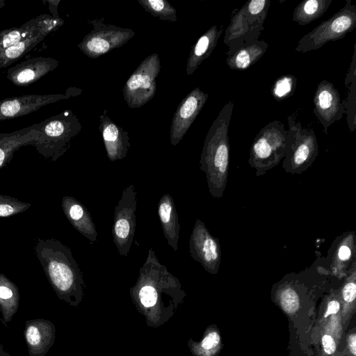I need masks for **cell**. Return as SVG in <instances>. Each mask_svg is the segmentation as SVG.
<instances>
[{"label":"cell","instance_id":"1","mask_svg":"<svg viewBox=\"0 0 356 356\" xmlns=\"http://www.w3.org/2000/svg\"><path fill=\"white\" fill-rule=\"evenodd\" d=\"M35 252L58 298L71 306H77L86 285L70 248L55 238H39Z\"/></svg>","mask_w":356,"mask_h":356},{"label":"cell","instance_id":"30","mask_svg":"<svg viewBox=\"0 0 356 356\" xmlns=\"http://www.w3.org/2000/svg\"><path fill=\"white\" fill-rule=\"evenodd\" d=\"M146 12L161 20L175 22L176 9L166 0H138Z\"/></svg>","mask_w":356,"mask_h":356},{"label":"cell","instance_id":"23","mask_svg":"<svg viewBox=\"0 0 356 356\" xmlns=\"http://www.w3.org/2000/svg\"><path fill=\"white\" fill-rule=\"evenodd\" d=\"M158 216L168 244L177 251L180 224L175 202L169 193L164 194L160 198L158 203Z\"/></svg>","mask_w":356,"mask_h":356},{"label":"cell","instance_id":"16","mask_svg":"<svg viewBox=\"0 0 356 356\" xmlns=\"http://www.w3.org/2000/svg\"><path fill=\"white\" fill-rule=\"evenodd\" d=\"M99 129L108 159L115 161L125 158L131 147L129 134L127 131L112 121L106 109L99 116Z\"/></svg>","mask_w":356,"mask_h":356},{"label":"cell","instance_id":"35","mask_svg":"<svg viewBox=\"0 0 356 356\" xmlns=\"http://www.w3.org/2000/svg\"><path fill=\"white\" fill-rule=\"evenodd\" d=\"M322 345L324 351L327 355H332L336 350V343L330 335L325 334L323 336Z\"/></svg>","mask_w":356,"mask_h":356},{"label":"cell","instance_id":"3","mask_svg":"<svg viewBox=\"0 0 356 356\" xmlns=\"http://www.w3.org/2000/svg\"><path fill=\"white\" fill-rule=\"evenodd\" d=\"M130 293L134 300L145 309L156 307L165 298L181 300L185 294L179 280L159 262L152 248Z\"/></svg>","mask_w":356,"mask_h":356},{"label":"cell","instance_id":"15","mask_svg":"<svg viewBox=\"0 0 356 356\" xmlns=\"http://www.w3.org/2000/svg\"><path fill=\"white\" fill-rule=\"evenodd\" d=\"M71 93L54 95H27L0 101V121L17 118L37 111L40 107L67 99Z\"/></svg>","mask_w":356,"mask_h":356},{"label":"cell","instance_id":"14","mask_svg":"<svg viewBox=\"0 0 356 356\" xmlns=\"http://www.w3.org/2000/svg\"><path fill=\"white\" fill-rule=\"evenodd\" d=\"M314 114L327 134L328 128L345 113L341 96L334 84L327 80L321 81L317 86L314 96Z\"/></svg>","mask_w":356,"mask_h":356},{"label":"cell","instance_id":"31","mask_svg":"<svg viewBox=\"0 0 356 356\" xmlns=\"http://www.w3.org/2000/svg\"><path fill=\"white\" fill-rule=\"evenodd\" d=\"M297 85V79L292 74H284L277 78L271 87V95L278 102L292 96Z\"/></svg>","mask_w":356,"mask_h":356},{"label":"cell","instance_id":"21","mask_svg":"<svg viewBox=\"0 0 356 356\" xmlns=\"http://www.w3.org/2000/svg\"><path fill=\"white\" fill-rule=\"evenodd\" d=\"M330 267L337 275L349 273L355 261L356 242L354 232H348L339 236L332 243Z\"/></svg>","mask_w":356,"mask_h":356},{"label":"cell","instance_id":"11","mask_svg":"<svg viewBox=\"0 0 356 356\" xmlns=\"http://www.w3.org/2000/svg\"><path fill=\"white\" fill-rule=\"evenodd\" d=\"M137 193L134 184L122 191L114 211L112 236L114 244L121 256L129 253L136 229Z\"/></svg>","mask_w":356,"mask_h":356},{"label":"cell","instance_id":"39","mask_svg":"<svg viewBox=\"0 0 356 356\" xmlns=\"http://www.w3.org/2000/svg\"><path fill=\"white\" fill-rule=\"evenodd\" d=\"M1 2H2V1H1V0H0V3H1Z\"/></svg>","mask_w":356,"mask_h":356},{"label":"cell","instance_id":"24","mask_svg":"<svg viewBox=\"0 0 356 356\" xmlns=\"http://www.w3.org/2000/svg\"><path fill=\"white\" fill-rule=\"evenodd\" d=\"M222 33V26L219 28L214 25L199 38L195 45L191 48L187 60L186 67L187 75H192L202 61L210 56L216 47Z\"/></svg>","mask_w":356,"mask_h":356},{"label":"cell","instance_id":"18","mask_svg":"<svg viewBox=\"0 0 356 356\" xmlns=\"http://www.w3.org/2000/svg\"><path fill=\"white\" fill-rule=\"evenodd\" d=\"M58 63L51 58H34L10 68L7 78L16 86H27L54 70Z\"/></svg>","mask_w":356,"mask_h":356},{"label":"cell","instance_id":"9","mask_svg":"<svg viewBox=\"0 0 356 356\" xmlns=\"http://www.w3.org/2000/svg\"><path fill=\"white\" fill-rule=\"evenodd\" d=\"M161 70L158 54L147 56L126 81L122 92L127 106L140 108L151 100L156 93V79Z\"/></svg>","mask_w":356,"mask_h":356},{"label":"cell","instance_id":"22","mask_svg":"<svg viewBox=\"0 0 356 356\" xmlns=\"http://www.w3.org/2000/svg\"><path fill=\"white\" fill-rule=\"evenodd\" d=\"M40 123L6 134H0V169L6 166L22 146L33 145L40 135Z\"/></svg>","mask_w":356,"mask_h":356},{"label":"cell","instance_id":"12","mask_svg":"<svg viewBox=\"0 0 356 356\" xmlns=\"http://www.w3.org/2000/svg\"><path fill=\"white\" fill-rule=\"evenodd\" d=\"M191 257L211 274L218 272L221 261L219 239L213 236L204 222L197 219L189 239Z\"/></svg>","mask_w":356,"mask_h":356},{"label":"cell","instance_id":"38","mask_svg":"<svg viewBox=\"0 0 356 356\" xmlns=\"http://www.w3.org/2000/svg\"><path fill=\"white\" fill-rule=\"evenodd\" d=\"M0 356H11L6 350H5L2 344H0Z\"/></svg>","mask_w":356,"mask_h":356},{"label":"cell","instance_id":"5","mask_svg":"<svg viewBox=\"0 0 356 356\" xmlns=\"http://www.w3.org/2000/svg\"><path fill=\"white\" fill-rule=\"evenodd\" d=\"M81 130L77 117L72 111H65L40 123V135L33 145L44 157L54 161L70 148Z\"/></svg>","mask_w":356,"mask_h":356},{"label":"cell","instance_id":"33","mask_svg":"<svg viewBox=\"0 0 356 356\" xmlns=\"http://www.w3.org/2000/svg\"><path fill=\"white\" fill-rule=\"evenodd\" d=\"M280 300L282 308L287 312H293L299 305L298 294L291 287L285 288L281 291Z\"/></svg>","mask_w":356,"mask_h":356},{"label":"cell","instance_id":"36","mask_svg":"<svg viewBox=\"0 0 356 356\" xmlns=\"http://www.w3.org/2000/svg\"><path fill=\"white\" fill-rule=\"evenodd\" d=\"M339 309L340 303L337 300H332L327 305L326 312L324 314V317L327 318L328 316L331 314H335L339 311Z\"/></svg>","mask_w":356,"mask_h":356},{"label":"cell","instance_id":"32","mask_svg":"<svg viewBox=\"0 0 356 356\" xmlns=\"http://www.w3.org/2000/svg\"><path fill=\"white\" fill-rule=\"evenodd\" d=\"M31 207L29 202H22L9 195H0V217H10L26 211Z\"/></svg>","mask_w":356,"mask_h":356},{"label":"cell","instance_id":"28","mask_svg":"<svg viewBox=\"0 0 356 356\" xmlns=\"http://www.w3.org/2000/svg\"><path fill=\"white\" fill-rule=\"evenodd\" d=\"M332 0H305L294 9L293 21L306 25L320 18L329 8Z\"/></svg>","mask_w":356,"mask_h":356},{"label":"cell","instance_id":"4","mask_svg":"<svg viewBox=\"0 0 356 356\" xmlns=\"http://www.w3.org/2000/svg\"><path fill=\"white\" fill-rule=\"evenodd\" d=\"M270 3L269 0H250L232 17L224 35V43L228 47L227 56L258 40L264 30Z\"/></svg>","mask_w":356,"mask_h":356},{"label":"cell","instance_id":"19","mask_svg":"<svg viewBox=\"0 0 356 356\" xmlns=\"http://www.w3.org/2000/svg\"><path fill=\"white\" fill-rule=\"evenodd\" d=\"M63 211L73 227L89 240L97 241V232L87 208L72 196H63L61 200Z\"/></svg>","mask_w":356,"mask_h":356},{"label":"cell","instance_id":"37","mask_svg":"<svg viewBox=\"0 0 356 356\" xmlns=\"http://www.w3.org/2000/svg\"><path fill=\"white\" fill-rule=\"evenodd\" d=\"M348 346L350 353L353 356L356 355V336L355 334H350L348 337Z\"/></svg>","mask_w":356,"mask_h":356},{"label":"cell","instance_id":"6","mask_svg":"<svg viewBox=\"0 0 356 356\" xmlns=\"http://www.w3.org/2000/svg\"><path fill=\"white\" fill-rule=\"evenodd\" d=\"M286 138L287 130L279 120L261 128L252 142L248 159L257 177L264 175L284 159Z\"/></svg>","mask_w":356,"mask_h":356},{"label":"cell","instance_id":"34","mask_svg":"<svg viewBox=\"0 0 356 356\" xmlns=\"http://www.w3.org/2000/svg\"><path fill=\"white\" fill-rule=\"evenodd\" d=\"M220 339V336L216 332H209L202 341L201 348L204 350L213 349L218 345Z\"/></svg>","mask_w":356,"mask_h":356},{"label":"cell","instance_id":"26","mask_svg":"<svg viewBox=\"0 0 356 356\" xmlns=\"http://www.w3.org/2000/svg\"><path fill=\"white\" fill-rule=\"evenodd\" d=\"M268 44L264 40H255L244 46L226 58L229 68L244 70L257 63L265 54Z\"/></svg>","mask_w":356,"mask_h":356},{"label":"cell","instance_id":"2","mask_svg":"<svg viewBox=\"0 0 356 356\" xmlns=\"http://www.w3.org/2000/svg\"><path fill=\"white\" fill-rule=\"evenodd\" d=\"M234 103L229 102L219 112L205 137L200 169L205 173L209 192L221 198L227 186L229 165V125Z\"/></svg>","mask_w":356,"mask_h":356},{"label":"cell","instance_id":"8","mask_svg":"<svg viewBox=\"0 0 356 356\" xmlns=\"http://www.w3.org/2000/svg\"><path fill=\"white\" fill-rule=\"evenodd\" d=\"M356 26V6L351 0L330 19L322 22L298 42L295 50L301 53L316 50L330 41L341 39Z\"/></svg>","mask_w":356,"mask_h":356},{"label":"cell","instance_id":"20","mask_svg":"<svg viewBox=\"0 0 356 356\" xmlns=\"http://www.w3.org/2000/svg\"><path fill=\"white\" fill-rule=\"evenodd\" d=\"M63 24V19L58 17H54L46 26L37 30L28 38L1 52L0 68L7 67L20 58L41 42L48 33L55 31Z\"/></svg>","mask_w":356,"mask_h":356},{"label":"cell","instance_id":"13","mask_svg":"<svg viewBox=\"0 0 356 356\" xmlns=\"http://www.w3.org/2000/svg\"><path fill=\"white\" fill-rule=\"evenodd\" d=\"M208 97L207 93L197 87L179 104L173 115L170 130V142L172 146H176L182 140Z\"/></svg>","mask_w":356,"mask_h":356},{"label":"cell","instance_id":"25","mask_svg":"<svg viewBox=\"0 0 356 356\" xmlns=\"http://www.w3.org/2000/svg\"><path fill=\"white\" fill-rule=\"evenodd\" d=\"M54 17L49 15L38 16L18 28L5 29L0 32V53L28 38L49 23Z\"/></svg>","mask_w":356,"mask_h":356},{"label":"cell","instance_id":"27","mask_svg":"<svg viewBox=\"0 0 356 356\" xmlns=\"http://www.w3.org/2000/svg\"><path fill=\"white\" fill-rule=\"evenodd\" d=\"M19 304V292L17 285L5 275L0 273V312L4 325L17 313Z\"/></svg>","mask_w":356,"mask_h":356},{"label":"cell","instance_id":"10","mask_svg":"<svg viewBox=\"0 0 356 356\" xmlns=\"http://www.w3.org/2000/svg\"><path fill=\"white\" fill-rule=\"evenodd\" d=\"M92 29L78 44L80 50L88 57L97 58L111 50L125 44L135 35L127 28L106 24L104 18L89 20Z\"/></svg>","mask_w":356,"mask_h":356},{"label":"cell","instance_id":"29","mask_svg":"<svg viewBox=\"0 0 356 356\" xmlns=\"http://www.w3.org/2000/svg\"><path fill=\"white\" fill-rule=\"evenodd\" d=\"M356 43L354 44V51L352 59V63L350 65L349 70L346 74L345 79V84L348 90V94L346 100L342 101L344 106L345 113L347 115V122L348 127L351 131L355 129V106H356V76H355V53H356Z\"/></svg>","mask_w":356,"mask_h":356},{"label":"cell","instance_id":"17","mask_svg":"<svg viewBox=\"0 0 356 356\" xmlns=\"http://www.w3.org/2000/svg\"><path fill=\"white\" fill-rule=\"evenodd\" d=\"M24 335L30 356H44L54 345L56 327L49 320L38 318L25 322Z\"/></svg>","mask_w":356,"mask_h":356},{"label":"cell","instance_id":"7","mask_svg":"<svg viewBox=\"0 0 356 356\" xmlns=\"http://www.w3.org/2000/svg\"><path fill=\"white\" fill-rule=\"evenodd\" d=\"M289 129L282 168L286 172L301 174L318 154L317 138L313 129L303 127L293 115L287 117Z\"/></svg>","mask_w":356,"mask_h":356}]
</instances>
